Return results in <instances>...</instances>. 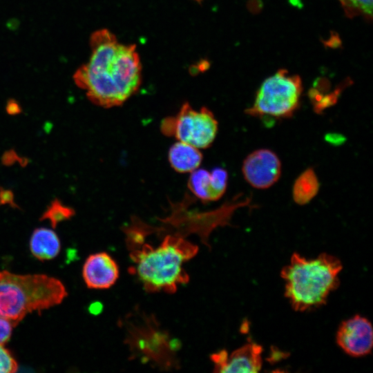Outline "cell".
I'll return each instance as SVG.
<instances>
[{"mask_svg":"<svg viewBox=\"0 0 373 373\" xmlns=\"http://www.w3.org/2000/svg\"><path fill=\"white\" fill-rule=\"evenodd\" d=\"M88 61L74 74V82L97 106H121L139 90L142 65L136 46L119 43L108 30L90 36Z\"/></svg>","mask_w":373,"mask_h":373,"instance_id":"1","label":"cell"},{"mask_svg":"<svg viewBox=\"0 0 373 373\" xmlns=\"http://www.w3.org/2000/svg\"><path fill=\"white\" fill-rule=\"evenodd\" d=\"M341 261L321 253L308 258L294 252L289 264L280 271L285 283V296L296 312L310 311L324 305L329 294L340 285Z\"/></svg>","mask_w":373,"mask_h":373,"instance_id":"2","label":"cell"},{"mask_svg":"<svg viewBox=\"0 0 373 373\" xmlns=\"http://www.w3.org/2000/svg\"><path fill=\"white\" fill-rule=\"evenodd\" d=\"M197 251L190 242L168 236L157 247L144 245L131 257L135 264L134 271L147 291L173 293L189 280L183 265Z\"/></svg>","mask_w":373,"mask_h":373,"instance_id":"3","label":"cell"},{"mask_svg":"<svg viewBox=\"0 0 373 373\" xmlns=\"http://www.w3.org/2000/svg\"><path fill=\"white\" fill-rule=\"evenodd\" d=\"M67 295L64 285L54 277L0 271V317L15 326L30 313L60 304Z\"/></svg>","mask_w":373,"mask_h":373,"instance_id":"4","label":"cell"},{"mask_svg":"<svg viewBox=\"0 0 373 373\" xmlns=\"http://www.w3.org/2000/svg\"><path fill=\"white\" fill-rule=\"evenodd\" d=\"M302 92L300 77L280 69L262 83L245 113L256 117L290 118L300 106Z\"/></svg>","mask_w":373,"mask_h":373,"instance_id":"5","label":"cell"},{"mask_svg":"<svg viewBox=\"0 0 373 373\" xmlns=\"http://www.w3.org/2000/svg\"><path fill=\"white\" fill-rule=\"evenodd\" d=\"M160 130L164 135L204 149L215 140L218 122L208 108L196 109L186 102L175 115L162 120Z\"/></svg>","mask_w":373,"mask_h":373,"instance_id":"6","label":"cell"},{"mask_svg":"<svg viewBox=\"0 0 373 373\" xmlns=\"http://www.w3.org/2000/svg\"><path fill=\"white\" fill-rule=\"evenodd\" d=\"M281 162L277 154L268 149H259L250 153L242 165V175L254 188L266 189L279 180Z\"/></svg>","mask_w":373,"mask_h":373,"instance_id":"7","label":"cell"},{"mask_svg":"<svg viewBox=\"0 0 373 373\" xmlns=\"http://www.w3.org/2000/svg\"><path fill=\"white\" fill-rule=\"evenodd\" d=\"M338 347L352 357L370 354L373 347V327L371 322L356 314L341 323L336 334Z\"/></svg>","mask_w":373,"mask_h":373,"instance_id":"8","label":"cell"},{"mask_svg":"<svg viewBox=\"0 0 373 373\" xmlns=\"http://www.w3.org/2000/svg\"><path fill=\"white\" fill-rule=\"evenodd\" d=\"M263 348L254 341H249L229 354L223 350L211 356L215 372L222 373H256L262 367Z\"/></svg>","mask_w":373,"mask_h":373,"instance_id":"9","label":"cell"},{"mask_svg":"<svg viewBox=\"0 0 373 373\" xmlns=\"http://www.w3.org/2000/svg\"><path fill=\"white\" fill-rule=\"evenodd\" d=\"M82 277L86 286L93 289H105L113 286L119 277L115 260L106 252L90 255L82 267Z\"/></svg>","mask_w":373,"mask_h":373,"instance_id":"10","label":"cell"},{"mask_svg":"<svg viewBox=\"0 0 373 373\" xmlns=\"http://www.w3.org/2000/svg\"><path fill=\"white\" fill-rule=\"evenodd\" d=\"M228 178V173L223 168L216 167L210 171L198 168L191 173L188 188L202 202L216 201L225 193Z\"/></svg>","mask_w":373,"mask_h":373,"instance_id":"11","label":"cell"},{"mask_svg":"<svg viewBox=\"0 0 373 373\" xmlns=\"http://www.w3.org/2000/svg\"><path fill=\"white\" fill-rule=\"evenodd\" d=\"M200 149L178 141L169 149L168 160L171 166L178 173H191L198 169L202 161Z\"/></svg>","mask_w":373,"mask_h":373,"instance_id":"12","label":"cell"},{"mask_svg":"<svg viewBox=\"0 0 373 373\" xmlns=\"http://www.w3.org/2000/svg\"><path fill=\"white\" fill-rule=\"evenodd\" d=\"M30 249L37 259L49 260L59 254L61 242L53 230L45 227L37 228L30 237Z\"/></svg>","mask_w":373,"mask_h":373,"instance_id":"13","label":"cell"},{"mask_svg":"<svg viewBox=\"0 0 373 373\" xmlns=\"http://www.w3.org/2000/svg\"><path fill=\"white\" fill-rule=\"evenodd\" d=\"M320 184L313 168H307L295 180L292 186V198L298 205L311 202L318 194Z\"/></svg>","mask_w":373,"mask_h":373,"instance_id":"14","label":"cell"},{"mask_svg":"<svg viewBox=\"0 0 373 373\" xmlns=\"http://www.w3.org/2000/svg\"><path fill=\"white\" fill-rule=\"evenodd\" d=\"M75 210L63 204L59 199H55L43 213L41 220H48L54 229L61 222L71 218Z\"/></svg>","mask_w":373,"mask_h":373,"instance_id":"15","label":"cell"},{"mask_svg":"<svg viewBox=\"0 0 373 373\" xmlns=\"http://www.w3.org/2000/svg\"><path fill=\"white\" fill-rule=\"evenodd\" d=\"M346 15L349 17L363 16L367 19L372 17V0H339Z\"/></svg>","mask_w":373,"mask_h":373,"instance_id":"16","label":"cell"},{"mask_svg":"<svg viewBox=\"0 0 373 373\" xmlns=\"http://www.w3.org/2000/svg\"><path fill=\"white\" fill-rule=\"evenodd\" d=\"M18 367V363L10 350L0 344V373H14Z\"/></svg>","mask_w":373,"mask_h":373,"instance_id":"17","label":"cell"},{"mask_svg":"<svg viewBox=\"0 0 373 373\" xmlns=\"http://www.w3.org/2000/svg\"><path fill=\"white\" fill-rule=\"evenodd\" d=\"M15 327L10 321L0 317V344L4 345L10 339Z\"/></svg>","mask_w":373,"mask_h":373,"instance_id":"18","label":"cell"},{"mask_svg":"<svg viewBox=\"0 0 373 373\" xmlns=\"http://www.w3.org/2000/svg\"><path fill=\"white\" fill-rule=\"evenodd\" d=\"M8 204L12 208H19L15 203L14 193L3 187H0V205Z\"/></svg>","mask_w":373,"mask_h":373,"instance_id":"19","label":"cell"},{"mask_svg":"<svg viewBox=\"0 0 373 373\" xmlns=\"http://www.w3.org/2000/svg\"><path fill=\"white\" fill-rule=\"evenodd\" d=\"M16 162H19L23 166L27 164V160L23 157H20L14 151H8L6 152L2 157V162L6 165H11Z\"/></svg>","mask_w":373,"mask_h":373,"instance_id":"20","label":"cell"},{"mask_svg":"<svg viewBox=\"0 0 373 373\" xmlns=\"http://www.w3.org/2000/svg\"><path fill=\"white\" fill-rule=\"evenodd\" d=\"M7 113L9 115H17L21 112L20 104L15 99H10L6 106Z\"/></svg>","mask_w":373,"mask_h":373,"instance_id":"21","label":"cell"}]
</instances>
